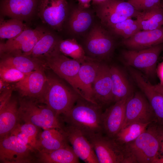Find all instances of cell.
<instances>
[{"label": "cell", "instance_id": "obj_1", "mask_svg": "<svg viewBox=\"0 0 163 163\" xmlns=\"http://www.w3.org/2000/svg\"><path fill=\"white\" fill-rule=\"evenodd\" d=\"M103 112L100 105L80 96L73 107L60 117L63 123L77 128L87 136L103 133Z\"/></svg>", "mask_w": 163, "mask_h": 163}, {"label": "cell", "instance_id": "obj_2", "mask_svg": "<svg viewBox=\"0 0 163 163\" xmlns=\"http://www.w3.org/2000/svg\"><path fill=\"white\" fill-rule=\"evenodd\" d=\"M163 129L155 122L134 141L124 145L131 163H156Z\"/></svg>", "mask_w": 163, "mask_h": 163}, {"label": "cell", "instance_id": "obj_3", "mask_svg": "<svg viewBox=\"0 0 163 163\" xmlns=\"http://www.w3.org/2000/svg\"><path fill=\"white\" fill-rule=\"evenodd\" d=\"M20 122L32 124L44 129H62L64 124L60 116L46 104L35 99L21 97L18 100Z\"/></svg>", "mask_w": 163, "mask_h": 163}, {"label": "cell", "instance_id": "obj_4", "mask_svg": "<svg viewBox=\"0 0 163 163\" xmlns=\"http://www.w3.org/2000/svg\"><path fill=\"white\" fill-rule=\"evenodd\" d=\"M44 91L40 101L60 116L69 111L81 96L55 76L48 75Z\"/></svg>", "mask_w": 163, "mask_h": 163}, {"label": "cell", "instance_id": "obj_5", "mask_svg": "<svg viewBox=\"0 0 163 163\" xmlns=\"http://www.w3.org/2000/svg\"><path fill=\"white\" fill-rule=\"evenodd\" d=\"M91 144L99 163H131L124 145L103 133L85 136Z\"/></svg>", "mask_w": 163, "mask_h": 163}, {"label": "cell", "instance_id": "obj_6", "mask_svg": "<svg viewBox=\"0 0 163 163\" xmlns=\"http://www.w3.org/2000/svg\"><path fill=\"white\" fill-rule=\"evenodd\" d=\"M57 46L42 58L46 66L51 69L59 78L66 81L76 92L84 98L80 90L78 79L81 62L62 53Z\"/></svg>", "mask_w": 163, "mask_h": 163}, {"label": "cell", "instance_id": "obj_7", "mask_svg": "<svg viewBox=\"0 0 163 163\" xmlns=\"http://www.w3.org/2000/svg\"><path fill=\"white\" fill-rule=\"evenodd\" d=\"M36 152L9 134L0 138V162L36 163Z\"/></svg>", "mask_w": 163, "mask_h": 163}, {"label": "cell", "instance_id": "obj_8", "mask_svg": "<svg viewBox=\"0 0 163 163\" xmlns=\"http://www.w3.org/2000/svg\"><path fill=\"white\" fill-rule=\"evenodd\" d=\"M163 49L162 43L138 50L123 51L122 55L126 64L143 72L148 77L156 72L157 63Z\"/></svg>", "mask_w": 163, "mask_h": 163}, {"label": "cell", "instance_id": "obj_9", "mask_svg": "<svg viewBox=\"0 0 163 163\" xmlns=\"http://www.w3.org/2000/svg\"><path fill=\"white\" fill-rule=\"evenodd\" d=\"M46 30L37 27L27 28L17 37L5 42H0V56L5 55L30 56L32 50Z\"/></svg>", "mask_w": 163, "mask_h": 163}, {"label": "cell", "instance_id": "obj_10", "mask_svg": "<svg viewBox=\"0 0 163 163\" xmlns=\"http://www.w3.org/2000/svg\"><path fill=\"white\" fill-rule=\"evenodd\" d=\"M114 46L113 40L108 32L101 26L95 25L89 32L84 49L87 57L101 61L110 55Z\"/></svg>", "mask_w": 163, "mask_h": 163}, {"label": "cell", "instance_id": "obj_11", "mask_svg": "<svg viewBox=\"0 0 163 163\" xmlns=\"http://www.w3.org/2000/svg\"><path fill=\"white\" fill-rule=\"evenodd\" d=\"M70 8L67 0H39L37 16L43 23L60 31L68 18Z\"/></svg>", "mask_w": 163, "mask_h": 163}, {"label": "cell", "instance_id": "obj_12", "mask_svg": "<svg viewBox=\"0 0 163 163\" xmlns=\"http://www.w3.org/2000/svg\"><path fill=\"white\" fill-rule=\"evenodd\" d=\"M155 121L154 113L148 100L141 93L133 94L126 103L121 128L134 122L147 123Z\"/></svg>", "mask_w": 163, "mask_h": 163}, {"label": "cell", "instance_id": "obj_13", "mask_svg": "<svg viewBox=\"0 0 163 163\" xmlns=\"http://www.w3.org/2000/svg\"><path fill=\"white\" fill-rule=\"evenodd\" d=\"M39 0H0L1 16L29 22L37 16Z\"/></svg>", "mask_w": 163, "mask_h": 163}, {"label": "cell", "instance_id": "obj_14", "mask_svg": "<svg viewBox=\"0 0 163 163\" xmlns=\"http://www.w3.org/2000/svg\"><path fill=\"white\" fill-rule=\"evenodd\" d=\"M61 129L79 159L86 163H99L91 144L82 132L68 124Z\"/></svg>", "mask_w": 163, "mask_h": 163}, {"label": "cell", "instance_id": "obj_15", "mask_svg": "<svg viewBox=\"0 0 163 163\" xmlns=\"http://www.w3.org/2000/svg\"><path fill=\"white\" fill-rule=\"evenodd\" d=\"M130 74L147 98L154 113L155 122L163 129V96L155 90L154 85L139 71L133 70Z\"/></svg>", "mask_w": 163, "mask_h": 163}, {"label": "cell", "instance_id": "obj_16", "mask_svg": "<svg viewBox=\"0 0 163 163\" xmlns=\"http://www.w3.org/2000/svg\"><path fill=\"white\" fill-rule=\"evenodd\" d=\"M45 67H42L29 73L23 80L16 83L14 88L21 97L40 100L47 80Z\"/></svg>", "mask_w": 163, "mask_h": 163}, {"label": "cell", "instance_id": "obj_17", "mask_svg": "<svg viewBox=\"0 0 163 163\" xmlns=\"http://www.w3.org/2000/svg\"><path fill=\"white\" fill-rule=\"evenodd\" d=\"M130 97L115 102L103 112L102 124L104 134L114 138L121 129L125 118L126 104Z\"/></svg>", "mask_w": 163, "mask_h": 163}, {"label": "cell", "instance_id": "obj_18", "mask_svg": "<svg viewBox=\"0 0 163 163\" xmlns=\"http://www.w3.org/2000/svg\"><path fill=\"white\" fill-rule=\"evenodd\" d=\"M94 100L102 107L113 102L110 67L101 63L93 84Z\"/></svg>", "mask_w": 163, "mask_h": 163}, {"label": "cell", "instance_id": "obj_19", "mask_svg": "<svg viewBox=\"0 0 163 163\" xmlns=\"http://www.w3.org/2000/svg\"><path fill=\"white\" fill-rule=\"evenodd\" d=\"M101 63L87 57L81 63L78 75L80 90L84 98L97 104L94 100L93 84Z\"/></svg>", "mask_w": 163, "mask_h": 163}, {"label": "cell", "instance_id": "obj_20", "mask_svg": "<svg viewBox=\"0 0 163 163\" xmlns=\"http://www.w3.org/2000/svg\"><path fill=\"white\" fill-rule=\"evenodd\" d=\"M123 44L129 50H138L163 43V26L152 30H142L123 39Z\"/></svg>", "mask_w": 163, "mask_h": 163}, {"label": "cell", "instance_id": "obj_21", "mask_svg": "<svg viewBox=\"0 0 163 163\" xmlns=\"http://www.w3.org/2000/svg\"><path fill=\"white\" fill-rule=\"evenodd\" d=\"M69 144L61 129L50 128L40 132L38 136L36 152H49Z\"/></svg>", "mask_w": 163, "mask_h": 163}, {"label": "cell", "instance_id": "obj_22", "mask_svg": "<svg viewBox=\"0 0 163 163\" xmlns=\"http://www.w3.org/2000/svg\"><path fill=\"white\" fill-rule=\"evenodd\" d=\"M18 101L11 98L0 108V138L9 134L20 122L18 113Z\"/></svg>", "mask_w": 163, "mask_h": 163}, {"label": "cell", "instance_id": "obj_23", "mask_svg": "<svg viewBox=\"0 0 163 163\" xmlns=\"http://www.w3.org/2000/svg\"><path fill=\"white\" fill-rule=\"evenodd\" d=\"M0 57V64L12 67L24 73H29L42 67H46L43 59L31 56L5 55Z\"/></svg>", "mask_w": 163, "mask_h": 163}, {"label": "cell", "instance_id": "obj_24", "mask_svg": "<svg viewBox=\"0 0 163 163\" xmlns=\"http://www.w3.org/2000/svg\"><path fill=\"white\" fill-rule=\"evenodd\" d=\"M79 159L69 144L51 152L37 151L36 163H78Z\"/></svg>", "mask_w": 163, "mask_h": 163}, {"label": "cell", "instance_id": "obj_25", "mask_svg": "<svg viewBox=\"0 0 163 163\" xmlns=\"http://www.w3.org/2000/svg\"><path fill=\"white\" fill-rule=\"evenodd\" d=\"M110 71L113 102L131 97L133 94V89L123 71L115 66L110 67Z\"/></svg>", "mask_w": 163, "mask_h": 163}, {"label": "cell", "instance_id": "obj_26", "mask_svg": "<svg viewBox=\"0 0 163 163\" xmlns=\"http://www.w3.org/2000/svg\"><path fill=\"white\" fill-rule=\"evenodd\" d=\"M89 8H82L77 5L71 9L68 26L72 32L76 34H81L86 31L91 26L93 17Z\"/></svg>", "mask_w": 163, "mask_h": 163}, {"label": "cell", "instance_id": "obj_27", "mask_svg": "<svg viewBox=\"0 0 163 163\" xmlns=\"http://www.w3.org/2000/svg\"><path fill=\"white\" fill-rule=\"evenodd\" d=\"M136 18L141 30H152L163 26V10L161 6L140 11Z\"/></svg>", "mask_w": 163, "mask_h": 163}, {"label": "cell", "instance_id": "obj_28", "mask_svg": "<svg viewBox=\"0 0 163 163\" xmlns=\"http://www.w3.org/2000/svg\"><path fill=\"white\" fill-rule=\"evenodd\" d=\"M40 128L32 124L20 122L10 133L36 152V146Z\"/></svg>", "mask_w": 163, "mask_h": 163}, {"label": "cell", "instance_id": "obj_29", "mask_svg": "<svg viewBox=\"0 0 163 163\" xmlns=\"http://www.w3.org/2000/svg\"><path fill=\"white\" fill-rule=\"evenodd\" d=\"M60 40L54 33L46 30L34 46L30 56L42 59L56 48Z\"/></svg>", "mask_w": 163, "mask_h": 163}, {"label": "cell", "instance_id": "obj_30", "mask_svg": "<svg viewBox=\"0 0 163 163\" xmlns=\"http://www.w3.org/2000/svg\"><path fill=\"white\" fill-rule=\"evenodd\" d=\"M151 123H132L121 128L113 138L123 145L130 142L138 137Z\"/></svg>", "mask_w": 163, "mask_h": 163}, {"label": "cell", "instance_id": "obj_31", "mask_svg": "<svg viewBox=\"0 0 163 163\" xmlns=\"http://www.w3.org/2000/svg\"><path fill=\"white\" fill-rule=\"evenodd\" d=\"M57 48L63 55L79 61L81 63L87 58L84 48L74 39L61 40Z\"/></svg>", "mask_w": 163, "mask_h": 163}, {"label": "cell", "instance_id": "obj_32", "mask_svg": "<svg viewBox=\"0 0 163 163\" xmlns=\"http://www.w3.org/2000/svg\"><path fill=\"white\" fill-rule=\"evenodd\" d=\"M28 27L24 22L20 20L11 18L4 20L0 18V39L9 40L19 35Z\"/></svg>", "mask_w": 163, "mask_h": 163}, {"label": "cell", "instance_id": "obj_33", "mask_svg": "<svg viewBox=\"0 0 163 163\" xmlns=\"http://www.w3.org/2000/svg\"><path fill=\"white\" fill-rule=\"evenodd\" d=\"M117 14L129 18L136 17L139 11L128 2L123 0H107L99 4Z\"/></svg>", "mask_w": 163, "mask_h": 163}, {"label": "cell", "instance_id": "obj_34", "mask_svg": "<svg viewBox=\"0 0 163 163\" xmlns=\"http://www.w3.org/2000/svg\"><path fill=\"white\" fill-rule=\"evenodd\" d=\"M110 29L114 34L122 36L124 39L130 37L141 30L137 20L131 18L118 23Z\"/></svg>", "mask_w": 163, "mask_h": 163}, {"label": "cell", "instance_id": "obj_35", "mask_svg": "<svg viewBox=\"0 0 163 163\" xmlns=\"http://www.w3.org/2000/svg\"><path fill=\"white\" fill-rule=\"evenodd\" d=\"M29 73L21 72L12 67L0 64V77L8 83H17L24 79Z\"/></svg>", "mask_w": 163, "mask_h": 163}, {"label": "cell", "instance_id": "obj_36", "mask_svg": "<svg viewBox=\"0 0 163 163\" xmlns=\"http://www.w3.org/2000/svg\"><path fill=\"white\" fill-rule=\"evenodd\" d=\"M138 11H142L161 6V0H128Z\"/></svg>", "mask_w": 163, "mask_h": 163}, {"label": "cell", "instance_id": "obj_37", "mask_svg": "<svg viewBox=\"0 0 163 163\" xmlns=\"http://www.w3.org/2000/svg\"><path fill=\"white\" fill-rule=\"evenodd\" d=\"M13 89L11 86L0 92V108L6 104L11 98Z\"/></svg>", "mask_w": 163, "mask_h": 163}, {"label": "cell", "instance_id": "obj_38", "mask_svg": "<svg viewBox=\"0 0 163 163\" xmlns=\"http://www.w3.org/2000/svg\"><path fill=\"white\" fill-rule=\"evenodd\" d=\"M156 73L160 80L159 84L163 85V60L157 66Z\"/></svg>", "mask_w": 163, "mask_h": 163}, {"label": "cell", "instance_id": "obj_39", "mask_svg": "<svg viewBox=\"0 0 163 163\" xmlns=\"http://www.w3.org/2000/svg\"><path fill=\"white\" fill-rule=\"evenodd\" d=\"M92 0H78V5L83 8H89L91 6L90 3Z\"/></svg>", "mask_w": 163, "mask_h": 163}, {"label": "cell", "instance_id": "obj_40", "mask_svg": "<svg viewBox=\"0 0 163 163\" xmlns=\"http://www.w3.org/2000/svg\"><path fill=\"white\" fill-rule=\"evenodd\" d=\"M9 83L0 78V92L11 87Z\"/></svg>", "mask_w": 163, "mask_h": 163}, {"label": "cell", "instance_id": "obj_41", "mask_svg": "<svg viewBox=\"0 0 163 163\" xmlns=\"http://www.w3.org/2000/svg\"><path fill=\"white\" fill-rule=\"evenodd\" d=\"M155 90L163 96V85L159 84L154 85Z\"/></svg>", "mask_w": 163, "mask_h": 163}, {"label": "cell", "instance_id": "obj_42", "mask_svg": "<svg viewBox=\"0 0 163 163\" xmlns=\"http://www.w3.org/2000/svg\"><path fill=\"white\" fill-rule=\"evenodd\" d=\"M107 0H92V4L94 5H98L102 3Z\"/></svg>", "mask_w": 163, "mask_h": 163}, {"label": "cell", "instance_id": "obj_43", "mask_svg": "<svg viewBox=\"0 0 163 163\" xmlns=\"http://www.w3.org/2000/svg\"><path fill=\"white\" fill-rule=\"evenodd\" d=\"M160 150L163 154V130L161 136Z\"/></svg>", "mask_w": 163, "mask_h": 163}, {"label": "cell", "instance_id": "obj_44", "mask_svg": "<svg viewBox=\"0 0 163 163\" xmlns=\"http://www.w3.org/2000/svg\"><path fill=\"white\" fill-rule=\"evenodd\" d=\"M161 6L163 10V1L162 2H161Z\"/></svg>", "mask_w": 163, "mask_h": 163}, {"label": "cell", "instance_id": "obj_45", "mask_svg": "<svg viewBox=\"0 0 163 163\" xmlns=\"http://www.w3.org/2000/svg\"></svg>", "mask_w": 163, "mask_h": 163}]
</instances>
